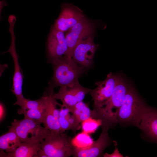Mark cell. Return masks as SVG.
<instances>
[{
    "label": "cell",
    "mask_w": 157,
    "mask_h": 157,
    "mask_svg": "<svg viewBox=\"0 0 157 157\" xmlns=\"http://www.w3.org/2000/svg\"><path fill=\"white\" fill-rule=\"evenodd\" d=\"M64 33L56 29L53 25L48 35V54L52 64L67 55L68 46Z\"/></svg>",
    "instance_id": "9c48e42d"
},
{
    "label": "cell",
    "mask_w": 157,
    "mask_h": 157,
    "mask_svg": "<svg viewBox=\"0 0 157 157\" xmlns=\"http://www.w3.org/2000/svg\"><path fill=\"white\" fill-rule=\"evenodd\" d=\"M22 141L15 132L9 127L8 131L0 137V149L11 152L15 151L19 146Z\"/></svg>",
    "instance_id": "e0dca14e"
},
{
    "label": "cell",
    "mask_w": 157,
    "mask_h": 157,
    "mask_svg": "<svg viewBox=\"0 0 157 157\" xmlns=\"http://www.w3.org/2000/svg\"><path fill=\"white\" fill-rule=\"evenodd\" d=\"M93 139L89 134L83 131L72 138L71 142L73 149H83L90 146L93 142Z\"/></svg>",
    "instance_id": "ffe728a7"
},
{
    "label": "cell",
    "mask_w": 157,
    "mask_h": 157,
    "mask_svg": "<svg viewBox=\"0 0 157 157\" xmlns=\"http://www.w3.org/2000/svg\"><path fill=\"white\" fill-rule=\"evenodd\" d=\"M149 106L130 85H128L124 101L117 116L118 124L138 127L142 117Z\"/></svg>",
    "instance_id": "7a4b0ae2"
},
{
    "label": "cell",
    "mask_w": 157,
    "mask_h": 157,
    "mask_svg": "<svg viewBox=\"0 0 157 157\" xmlns=\"http://www.w3.org/2000/svg\"><path fill=\"white\" fill-rule=\"evenodd\" d=\"M91 90L83 87L78 82L72 86L60 87L58 92L54 94V97L56 100H60L63 106L70 112L77 103L83 101Z\"/></svg>",
    "instance_id": "ba28073f"
},
{
    "label": "cell",
    "mask_w": 157,
    "mask_h": 157,
    "mask_svg": "<svg viewBox=\"0 0 157 157\" xmlns=\"http://www.w3.org/2000/svg\"><path fill=\"white\" fill-rule=\"evenodd\" d=\"M70 112L80 123L90 118H93L92 110L90 109L89 104L83 101L77 103Z\"/></svg>",
    "instance_id": "d6986e66"
},
{
    "label": "cell",
    "mask_w": 157,
    "mask_h": 157,
    "mask_svg": "<svg viewBox=\"0 0 157 157\" xmlns=\"http://www.w3.org/2000/svg\"><path fill=\"white\" fill-rule=\"evenodd\" d=\"M95 27V24L85 17L68 30L65 35L68 46L66 56L72 58L76 46L84 39L93 35Z\"/></svg>",
    "instance_id": "52a82bcc"
},
{
    "label": "cell",
    "mask_w": 157,
    "mask_h": 157,
    "mask_svg": "<svg viewBox=\"0 0 157 157\" xmlns=\"http://www.w3.org/2000/svg\"><path fill=\"white\" fill-rule=\"evenodd\" d=\"M41 142L28 141L22 142L16 150L12 152L1 151L0 156L3 157H38V152L41 149Z\"/></svg>",
    "instance_id": "2e32d148"
},
{
    "label": "cell",
    "mask_w": 157,
    "mask_h": 157,
    "mask_svg": "<svg viewBox=\"0 0 157 157\" xmlns=\"http://www.w3.org/2000/svg\"><path fill=\"white\" fill-rule=\"evenodd\" d=\"M85 17L83 11L78 8L71 4L63 3L61 6L60 15L53 26L56 29L65 32Z\"/></svg>",
    "instance_id": "30bf717a"
},
{
    "label": "cell",
    "mask_w": 157,
    "mask_h": 157,
    "mask_svg": "<svg viewBox=\"0 0 157 157\" xmlns=\"http://www.w3.org/2000/svg\"><path fill=\"white\" fill-rule=\"evenodd\" d=\"M112 140L108 131L102 130L99 138L88 147L83 149H73L72 156L75 157H99L103 156L105 149L109 146Z\"/></svg>",
    "instance_id": "4fadbf2b"
},
{
    "label": "cell",
    "mask_w": 157,
    "mask_h": 157,
    "mask_svg": "<svg viewBox=\"0 0 157 157\" xmlns=\"http://www.w3.org/2000/svg\"><path fill=\"white\" fill-rule=\"evenodd\" d=\"M117 75L110 73L104 80L95 83L97 87L89 94L94 101V112L103 108L108 102L113 93L116 82Z\"/></svg>",
    "instance_id": "8992f818"
},
{
    "label": "cell",
    "mask_w": 157,
    "mask_h": 157,
    "mask_svg": "<svg viewBox=\"0 0 157 157\" xmlns=\"http://www.w3.org/2000/svg\"><path fill=\"white\" fill-rule=\"evenodd\" d=\"M45 94L40 99L36 100H31L24 97L19 101H16L14 105H17L20 107V109L22 110H27L38 108L39 107L44 101L46 97Z\"/></svg>",
    "instance_id": "44dd1931"
},
{
    "label": "cell",
    "mask_w": 157,
    "mask_h": 157,
    "mask_svg": "<svg viewBox=\"0 0 157 157\" xmlns=\"http://www.w3.org/2000/svg\"><path fill=\"white\" fill-rule=\"evenodd\" d=\"M59 118V123L60 133L66 131L71 130V127L68 120V116L70 111L63 105L60 107Z\"/></svg>",
    "instance_id": "7402d4cb"
},
{
    "label": "cell",
    "mask_w": 157,
    "mask_h": 157,
    "mask_svg": "<svg viewBox=\"0 0 157 157\" xmlns=\"http://www.w3.org/2000/svg\"><path fill=\"white\" fill-rule=\"evenodd\" d=\"M81 123L83 131L89 134L94 133L99 126H101V123L99 120L92 117L82 122Z\"/></svg>",
    "instance_id": "603a6c76"
},
{
    "label": "cell",
    "mask_w": 157,
    "mask_h": 157,
    "mask_svg": "<svg viewBox=\"0 0 157 157\" xmlns=\"http://www.w3.org/2000/svg\"><path fill=\"white\" fill-rule=\"evenodd\" d=\"M128 86L123 77L117 75L116 82L110 100L102 108L93 111L94 118L99 121L102 130L108 131L118 124L117 115L124 100Z\"/></svg>",
    "instance_id": "6da1fadb"
},
{
    "label": "cell",
    "mask_w": 157,
    "mask_h": 157,
    "mask_svg": "<svg viewBox=\"0 0 157 157\" xmlns=\"http://www.w3.org/2000/svg\"><path fill=\"white\" fill-rule=\"evenodd\" d=\"M103 156L105 157H122L123 156L119 153L118 149L116 147H115V149L113 153L111 154H109L107 153L104 154Z\"/></svg>",
    "instance_id": "cb8c5ba5"
},
{
    "label": "cell",
    "mask_w": 157,
    "mask_h": 157,
    "mask_svg": "<svg viewBox=\"0 0 157 157\" xmlns=\"http://www.w3.org/2000/svg\"><path fill=\"white\" fill-rule=\"evenodd\" d=\"M149 141L157 144V109L149 106L138 127Z\"/></svg>",
    "instance_id": "5bb4252c"
},
{
    "label": "cell",
    "mask_w": 157,
    "mask_h": 157,
    "mask_svg": "<svg viewBox=\"0 0 157 157\" xmlns=\"http://www.w3.org/2000/svg\"><path fill=\"white\" fill-rule=\"evenodd\" d=\"M53 75L49 86L53 88L71 86L79 82L78 78L85 69L77 63L72 58L65 56L52 64Z\"/></svg>",
    "instance_id": "3957f363"
},
{
    "label": "cell",
    "mask_w": 157,
    "mask_h": 157,
    "mask_svg": "<svg viewBox=\"0 0 157 157\" xmlns=\"http://www.w3.org/2000/svg\"><path fill=\"white\" fill-rule=\"evenodd\" d=\"M38 157H48L45 152L41 149L38 152Z\"/></svg>",
    "instance_id": "484cf974"
},
{
    "label": "cell",
    "mask_w": 157,
    "mask_h": 157,
    "mask_svg": "<svg viewBox=\"0 0 157 157\" xmlns=\"http://www.w3.org/2000/svg\"><path fill=\"white\" fill-rule=\"evenodd\" d=\"M98 45L94 42L93 35L80 41L75 47L72 58L78 65L85 69L91 66Z\"/></svg>",
    "instance_id": "8fae6325"
},
{
    "label": "cell",
    "mask_w": 157,
    "mask_h": 157,
    "mask_svg": "<svg viewBox=\"0 0 157 157\" xmlns=\"http://www.w3.org/2000/svg\"><path fill=\"white\" fill-rule=\"evenodd\" d=\"M54 88L49 86L47 89V104L46 113L43 124L51 133H60L59 123L60 109L56 106H63L58 103L54 97Z\"/></svg>",
    "instance_id": "7c38bea8"
},
{
    "label": "cell",
    "mask_w": 157,
    "mask_h": 157,
    "mask_svg": "<svg viewBox=\"0 0 157 157\" xmlns=\"http://www.w3.org/2000/svg\"><path fill=\"white\" fill-rule=\"evenodd\" d=\"M72 138L63 133H51L40 143L41 149L48 157H69L73 147Z\"/></svg>",
    "instance_id": "277c9868"
},
{
    "label": "cell",
    "mask_w": 157,
    "mask_h": 157,
    "mask_svg": "<svg viewBox=\"0 0 157 157\" xmlns=\"http://www.w3.org/2000/svg\"><path fill=\"white\" fill-rule=\"evenodd\" d=\"M41 123L36 120L24 117L21 120L14 119L9 126L17 133L22 142L28 141H39L41 142L51 133Z\"/></svg>",
    "instance_id": "5b68a950"
},
{
    "label": "cell",
    "mask_w": 157,
    "mask_h": 157,
    "mask_svg": "<svg viewBox=\"0 0 157 157\" xmlns=\"http://www.w3.org/2000/svg\"><path fill=\"white\" fill-rule=\"evenodd\" d=\"M0 122L3 121L5 115V109L3 105L0 102Z\"/></svg>",
    "instance_id": "d4e9b609"
},
{
    "label": "cell",
    "mask_w": 157,
    "mask_h": 157,
    "mask_svg": "<svg viewBox=\"0 0 157 157\" xmlns=\"http://www.w3.org/2000/svg\"><path fill=\"white\" fill-rule=\"evenodd\" d=\"M6 52H9L11 55L14 66L13 87L11 90L16 96L17 101H19L24 97L22 93L23 76L22 70L19 64L18 57L16 52L15 40L13 38L12 39L9 50Z\"/></svg>",
    "instance_id": "9a60e30c"
},
{
    "label": "cell",
    "mask_w": 157,
    "mask_h": 157,
    "mask_svg": "<svg viewBox=\"0 0 157 157\" xmlns=\"http://www.w3.org/2000/svg\"><path fill=\"white\" fill-rule=\"evenodd\" d=\"M47 104V93H46L45 99L42 104L37 108L27 110L19 109L17 113L19 114H23L24 117L34 120L43 124L45 117Z\"/></svg>",
    "instance_id": "ac0fdd59"
}]
</instances>
